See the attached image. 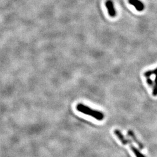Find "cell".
Listing matches in <instances>:
<instances>
[{
  "label": "cell",
  "instance_id": "cell-6",
  "mask_svg": "<svg viewBox=\"0 0 157 157\" xmlns=\"http://www.w3.org/2000/svg\"><path fill=\"white\" fill-rule=\"evenodd\" d=\"M131 150L134 153L135 156L136 157H146L138 149H137L135 146H133L132 143L129 144Z\"/></svg>",
  "mask_w": 157,
  "mask_h": 157
},
{
  "label": "cell",
  "instance_id": "cell-4",
  "mask_svg": "<svg viewBox=\"0 0 157 157\" xmlns=\"http://www.w3.org/2000/svg\"><path fill=\"white\" fill-rule=\"evenodd\" d=\"M129 3L132 6H134L138 11H143L144 9V4L140 0H129Z\"/></svg>",
  "mask_w": 157,
  "mask_h": 157
},
{
  "label": "cell",
  "instance_id": "cell-1",
  "mask_svg": "<svg viewBox=\"0 0 157 157\" xmlns=\"http://www.w3.org/2000/svg\"><path fill=\"white\" fill-rule=\"evenodd\" d=\"M76 109L78 112L91 116L98 121H102L104 118V115L102 112L93 109L90 107L81 103H79L76 105Z\"/></svg>",
  "mask_w": 157,
  "mask_h": 157
},
{
  "label": "cell",
  "instance_id": "cell-2",
  "mask_svg": "<svg viewBox=\"0 0 157 157\" xmlns=\"http://www.w3.org/2000/svg\"><path fill=\"white\" fill-rule=\"evenodd\" d=\"M105 6L108 10V12L109 15L112 17H115L117 15V12L115 9L113 2L111 0H107Z\"/></svg>",
  "mask_w": 157,
  "mask_h": 157
},
{
  "label": "cell",
  "instance_id": "cell-7",
  "mask_svg": "<svg viewBox=\"0 0 157 157\" xmlns=\"http://www.w3.org/2000/svg\"><path fill=\"white\" fill-rule=\"evenodd\" d=\"M152 75H157V67L154 70L146 71V72L144 73V76L146 78H150Z\"/></svg>",
  "mask_w": 157,
  "mask_h": 157
},
{
  "label": "cell",
  "instance_id": "cell-3",
  "mask_svg": "<svg viewBox=\"0 0 157 157\" xmlns=\"http://www.w3.org/2000/svg\"><path fill=\"white\" fill-rule=\"evenodd\" d=\"M114 133L115 135L117 136V137H118V139L119 140L121 141V142L124 144V145H126V144H130L132 143V141L131 140H130L129 139H126L124 137V135H122V132L119 130H114Z\"/></svg>",
  "mask_w": 157,
  "mask_h": 157
},
{
  "label": "cell",
  "instance_id": "cell-8",
  "mask_svg": "<svg viewBox=\"0 0 157 157\" xmlns=\"http://www.w3.org/2000/svg\"><path fill=\"white\" fill-rule=\"evenodd\" d=\"M155 78L154 82L153 90H152V95L154 96H157V75H155Z\"/></svg>",
  "mask_w": 157,
  "mask_h": 157
},
{
  "label": "cell",
  "instance_id": "cell-9",
  "mask_svg": "<svg viewBox=\"0 0 157 157\" xmlns=\"http://www.w3.org/2000/svg\"><path fill=\"white\" fill-rule=\"evenodd\" d=\"M147 82L148 84L150 86V87H152L154 86V82L152 81L151 79L150 78H147Z\"/></svg>",
  "mask_w": 157,
  "mask_h": 157
},
{
  "label": "cell",
  "instance_id": "cell-5",
  "mask_svg": "<svg viewBox=\"0 0 157 157\" xmlns=\"http://www.w3.org/2000/svg\"><path fill=\"white\" fill-rule=\"evenodd\" d=\"M128 135L129 136V137H130L132 139V140L133 141H134L135 143L137 144V146L139 147V148H140V149H143L144 148V146H143V144L141 143L140 141L138 139H137V138L136 137V135H135V133H134V132H133V131H132V130H129L128 132Z\"/></svg>",
  "mask_w": 157,
  "mask_h": 157
}]
</instances>
